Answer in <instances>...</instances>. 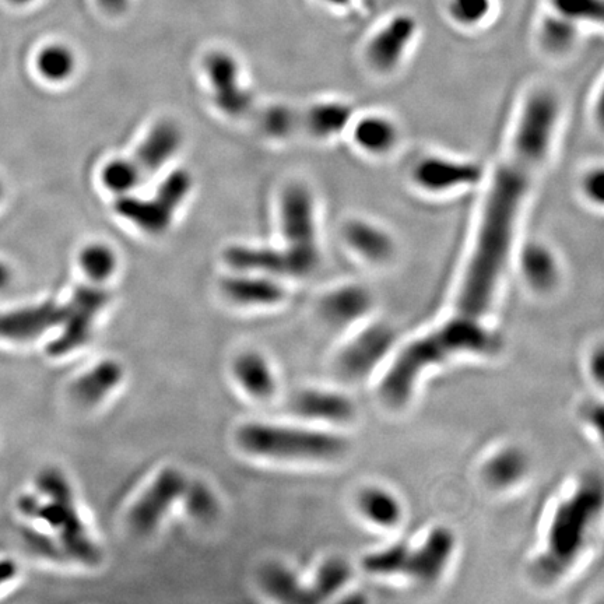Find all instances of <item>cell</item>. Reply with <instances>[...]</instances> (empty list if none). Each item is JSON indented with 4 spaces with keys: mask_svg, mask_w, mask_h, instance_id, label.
Masks as SVG:
<instances>
[{
    "mask_svg": "<svg viewBox=\"0 0 604 604\" xmlns=\"http://www.w3.org/2000/svg\"><path fill=\"white\" fill-rule=\"evenodd\" d=\"M181 140V132L172 122H161L151 129L135 156L129 158L143 181L171 160L181 146Z\"/></svg>",
    "mask_w": 604,
    "mask_h": 604,
    "instance_id": "cell-27",
    "label": "cell"
},
{
    "mask_svg": "<svg viewBox=\"0 0 604 604\" xmlns=\"http://www.w3.org/2000/svg\"><path fill=\"white\" fill-rule=\"evenodd\" d=\"M340 238L350 255L371 268H386L398 258L399 244L395 235L370 217H349L340 228Z\"/></svg>",
    "mask_w": 604,
    "mask_h": 604,
    "instance_id": "cell-15",
    "label": "cell"
},
{
    "mask_svg": "<svg viewBox=\"0 0 604 604\" xmlns=\"http://www.w3.org/2000/svg\"><path fill=\"white\" fill-rule=\"evenodd\" d=\"M357 111L350 101H316L301 110V133L316 140H333L347 135Z\"/></svg>",
    "mask_w": 604,
    "mask_h": 604,
    "instance_id": "cell-24",
    "label": "cell"
},
{
    "mask_svg": "<svg viewBox=\"0 0 604 604\" xmlns=\"http://www.w3.org/2000/svg\"><path fill=\"white\" fill-rule=\"evenodd\" d=\"M2 193H3V188H2V184H0V198H2Z\"/></svg>",
    "mask_w": 604,
    "mask_h": 604,
    "instance_id": "cell-46",
    "label": "cell"
},
{
    "mask_svg": "<svg viewBox=\"0 0 604 604\" xmlns=\"http://www.w3.org/2000/svg\"><path fill=\"white\" fill-rule=\"evenodd\" d=\"M602 511L603 487L595 477L579 481L558 501L542 547L530 563V577L537 585H556L577 567L591 544Z\"/></svg>",
    "mask_w": 604,
    "mask_h": 604,
    "instance_id": "cell-3",
    "label": "cell"
},
{
    "mask_svg": "<svg viewBox=\"0 0 604 604\" xmlns=\"http://www.w3.org/2000/svg\"><path fill=\"white\" fill-rule=\"evenodd\" d=\"M125 379V368L117 358H104L83 371L70 384V398L83 409H94L111 398Z\"/></svg>",
    "mask_w": 604,
    "mask_h": 604,
    "instance_id": "cell-23",
    "label": "cell"
},
{
    "mask_svg": "<svg viewBox=\"0 0 604 604\" xmlns=\"http://www.w3.org/2000/svg\"><path fill=\"white\" fill-rule=\"evenodd\" d=\"M563 112L560 93L547 84L526 91L519 103L504 153L486 177L451 314L488 323L514 261L526 205L556 145Z\"/></svg>",
    "mask_w": 604,
    "mask_h": 604,
    "instance_id": "cell-1",
    "label": "cell"
},
{
    "mask_svg": "<svg viewBox=\"0 0 604 604\" xmlns=\"http://www.w3.org/2000/svg\"><path fill=\"white\" fill-rule=\"evenodd\" d=\"M284 247L248 248L240 252V265L273 276L305 277L321 263L314 193L302 184H291L282 195Z\"/></svg>",
    "mask_w": 604,
    "mask_h": 604,
    "instance_id": "cell-4",
    "label": "cell"
},
{
    "mask_svg": "<svg viewBox=\"0 0 604 604\" xmlns=\"http://www.w3.org/2000/svg\"><path fill=\"white\" fill-rule=\"evenodd\" d=\"M65 316V305L54 301L0 312V340L31 343L45 333L59 328Z\"/></svg>",
    "mask_w": 604,
    "mask_h": 604,
    "instance_id": "cell-20",
    "label": "cell"
},
{
    "mask_svg": "<svg viewBox=\"0 0 604 604\" xmlns=\"http://www.w3.org/2000/svg\"><path fill=\"white\" fill-rule=\"evenodd\" d=\"M500 350V340L488 323L449 314L424 335L398 346L379 375L378 403L398 413L412 403L421 379L462 357H490Z\"/></svg>",
    "mask_w": 604,
    "mask_h": 604,
    "instance_id": "cell-2",
    "label": "cell"
},
{
    "mask_svg": "<svg viewBox=\"0 0 604 604\" xmlns=\"http://www.w3.org/2000/svg\"><path fill=\"white\" fill-rule=\"evenodd\" d=\"M354 149L368 158L391 157L402 143L399 122L385 112L371 111L356 115L347 132Z\"/></svg>",
    "mask_w": 604,
    "mask_h": 604,
    "instance_id": "cell-19",
    "label": "cell"
},
{
    "mask_svg": "<svg viewBox=\"0 0 604 604\" xmlns=\"http://www.w3.org/2000/svg\"><path fill=\"white\" fill-rule=\"evenodd\" d=\"M192 188L191 175L186 171L172 172L150 199L122 196L117 212L147 233H163Z\"/></svg>",
    "mask_w": 604,
    "mask_h": 604,
    "instance_id": "cell-11",
    "label": "cell"
},
{
    "mask_svg": "<svg viewBox=\"0 0 604 604\" xmlns=\"http://www.w3.org/2000/svg\"><path fill=\"white\" fill-rule=\"evenodd\" d=\"M287 407L294 417L316 427L350 426L358 417L356 400L349 393L328 386L297 389L289 396Z\"/></svg>",
    "mask_w": 604,
    "mask_h": 604,
    "instance_id": "cell-14",
    "label": "cell"
},
{
    "mask_svg": "<svg viewBox=\"0 0 604 604\" xmlns=\"http://www.w3.org/2000/svg\"><path fill=\"white\" fill-rule=\"evenodd\" d=\"M37 66L45 79L63 82L75 72L76 56L66 45H48L38 54Z\"/></svg>",
    "mask_w": 604,
    "mask_h": 604,
    "instance_id": "cell-33",
    "label": "cell"
},
{
    "mask_svg": "<svg viewBox=\"0 0 604 604\" xmlns=\"http://www.w3.org/2000/svg\"><path fill=\"white\" fill-rule=\"evenodd\" d=\"M181 504L195 521L212 522L220 514V502L212 488L199 480H188Z\"/></svg>",
    "mask_w": 604,
    "mask_h": 604,
    "instance_id": "cell-32",
    "label": "cell"
},
{
    "mask_svg": "<svg viewBox=\"0 0 604 604\" xmlns=\"http://www.w3.org/2000/svg\"><path fill=\"white\" fill-rule=\"evenodd\" d=\"M581 419L585 427L593 431V435L602 438L603 435V406L600 402L588 400L581 407Z\"/></svg>",
    "mask_w": 604,
    "mask_h": 604,
    "instance_id": "cell-39",
    "label": "cell"
},
{
    "mask_svg": "<svg viewBox=\"0 0 604 604\" xmlns=\"http://www.w3.org/2000/svg\"><path fill=\"white\" fill-rule=\"evenodd\" d=\"M514 259L519 276L533 296L547 298L560 290L564 266L556 249L543 240H528L516 247Z\"/></svg>",
    "mask_w": 604,
    "mask_h": 604,
    "instance_id": "cell-16",
    "label": "cell"
},
{
    "mask_svg": "<svg viewBox=\"0 0 604 604\" xmlns=\"http://www.w3.org/2000/svg\"><path fill=\"white\" fill-rule=\"evenodd\" d=\"M551 10L578 26H600L603 23V0H550Z\"/></svg>",
    "mask_w": 604,
    "mask_h": 604,
    "instance_id": "cell-35",
    "label": "cell"
},
{
    "mask_svg": "<svg viewBox=\"0 0 604 604\" xmlns=\"http://www.w3.org/2000/svg\"><path fill=\"white\" fill-rule=\"evenodd\" d=\"M586 372H588L592 384L602 389L604 381V347L602 343L592 347L589 351L588 357H586Z\"/></svg>",
    "mask_w": 604,
    "mask_h": 604,
    "instance_id": "cell-40",
    "label": "cell"
},
{
    "mask_svg": "<svg viewBox=\"0 0 604 604\" xmlns=\"http://www.w3.org/2000/svg\"><path fill=\"white\" fill-rule=\"evenodd\" d=\"M235 442L249 456L277 462L330 463L350 451V442L343 434L305 423L249 421L238 428Z\"/></svg>",
    "mask_w": 604,
    "mask_h": 604,
    "instance_id": "cell-6",
    "label": "cell"
},
{
    "mask_svg": "<svg viewBox=\"0 0 604 604\" xmlns=\"http://www.w3.org/2000/svg\"><path fill=\"white\" fill-rule=\"evenodd\" d=\"M19 575V565L12 558H0V586L14 581Z\"/></svg>",
    "mask_w": 604,
    "mask_h": 604,
    "instance_id": "cell-41",
    "label": "cell"
},
{
    "mask_svg": "<svg viewBox=\"0 0 604 604\" xmlns=\"http://www.w3.org/2000/svg\"><path fill=\"white\" fill-rule=\"evenodd\" d=\"M493 5L494 0H448L447 13L456 26L473 30L490 19Z\"/></svg>",
    "mask_w": 604,
    "mask_h": 604,
    "instance_id": "cell-34",
    "label": "cell"
},
{
    "mask_svg": "<svg viewBox=\"0 0 604 604\" xmlns=\"http://www.w3.org/2000/svg\"><path fill=\"white\" fill-rule=\"evenodd\" d=\"M530 469L532 463L526 449L515 444H505L484 456L479 466V477L488 491L511 493L525 483Z\"/></svg>",
    "mask_w": 604,
    "mask_h": 604,
    "instance_id": "cell-21",
    "label": "cell"
},
{
    "mask_svg": "<svg viewBox=\"0 0 604 604\" xmlns=\"http://www.w3.org/2000/svg\"><path fill=\"white\" fill-rule=\"evenodd\" d=\"M259 585L270 598L282 603H309L307 582L284 564L269 563L259 572Z\"/></svg>",
    "mask_w": 604,
    "mask_h": 604,
    "instance_id": "cell-28",
    "label": "cell"
},
{
    "mask_svg": "<svg viewBox=\"0 0 604 604\" xmlns=\"http://www.w3.org/2000/svg\"><path fill=\"white\" fill-rule=\"evenodd\" d=\"M35 486L41 498L23 495L17 502L21 514L44 522L55 533L62 553L76 563L87 567L100 563V547L80 516L68 477L55 467H47L38 473Z\"/></svg>",
    "mask_w": 604,
    "mask_h": 604,
    "instance_id": "cell-5",
    "label": "cell"
},
{
    "mask_svg": "<svg viewBox=\"0 0 604 604\" xmlns=\"http://www.w3.org/2000/svg\"><path fill=\"white\" fill-rule=\"evenodd\" d=\"M110 302V294L98 287L80 286L65 304L59 335L48 343L47 354L62 358L82 350L93 337L98 316Z\"/></svg>",
    "mask_w": 604,
    "mask_h": 604,
    "instance_id": "cell-10",
    "label": "cell"
},
{
    "mask_svg": "<svg viewBox=\"0 0 604 604\" xmlns=\"http://www.w3.org/2000/svg\"><path fill=\"white\" fill-rule=\"evenodd\" d=\"M409 177L416 191L444 198L477 188L486 181L487 172L472 158L431 153L414 161Z\"/></svg>",
    "mask_w": 604,
    "mask_h": 604,
    "instance_id": "cell-8",
    "label": "cell"
},
{
    "mask_svg": "<svg viewBox=\"0 0 604 604\" xmlns=\"http://www.w3.org/2000/svg\"><path fill=\"white\" fill-rule=\"evenodd\" d=\"M354 511L372 529L392 532L405 521V504L391 488L365 484L353 498Z\"/></svg>",
    "mask_w": 604,
    "mask_h": 604,
    "instance_id": "cell-22",
    "label": "cell"
},
{
    "mask_svg": "<svg viewBox=\"0 0 604 604\" xmlns=\"http://www.w3.org/2000/svg\"><path fill=\"white\" fill-rule=\"evenodd\" d=\"M578 191L589 206L602 209L604 206V168L593 164L582 171L578 181Z\"/></svg>",
    "mask_w": 604,
    "mask_h": 604,
    "instance_id": "cell-38",
    "label": "cell"
},
{
    "mask_svg": "<svg viewBox=\"0 0 604 604\" xmlns=\"http://www.w3.org/2000/svg\"><path fill=\"white\" fill-rule=\"evenodd\" d=\"M221 293L240 307H273L286 300L282 283L266 276H230L221 282Z\"/></svg>",
    "mask_w": 604,
    "mask_h": 604,
    "instance_id": "cell-26",
    "label": "cell"
},
{
    "mask_svg": "<svg viewBox=\"0 0 604 604\" xmlns=\"http://www.w3.org/2000/svg\"><path fill=\"white\" fill-rule=\"evenodd\" d=\"M12 283V270L0 262V291L7 289Z\"/></svg>",
    "mask_w": 604,
    "mask_h": 604,
    "instance_id": "cell-43",
    "label": "cell"
},
{
    "mask_svg": "<svg viewBox=\"0 0 604 604\" xmlns=\"http://www.w3.org/2000/svg\"><path fill=\"white\" fill-rule=\"evenodd\" d=\"M9 2H12L13 5L17 6H26L30 5V3L35 2V0H9Z\"/></svg>",
    "mask_w": 604,
    "mask_h": 604,
    "instance_id": "cell-45",
    "label": "cell"
},
{
    "mask_svg": "<svg viewBox=\"0 0 604 604\" xmlns=\"http://www.w3.org/2000/svg\"><path fill=\"white\" fill-rule=\"evenodd\" d=\"M458 549V537L449 526L428 529L417 543L399 542L398 578L430 586L440 582Z\"/></svg>",
    "mask_w": 604,
    "mask_h": 604,
    "instance_id": "cell-9",
    "label": "cell"
},
{
    "mask_svg": "<svg viewBox=\"0 0 604 604\" xmlns=\"http://www.w3.org/2000/svg\"><path fill=\"white\" fill-rule=\"evenodd\" d=\"M205 68L212 84L214 103L231 117H245L254 111V98L241 86L240 66L227 52L207 56Z\"/></svg>",
    "mask_w": 604,
    "mask_h": 604,
    "instance_id": "cell-18",
    "label": "cell"
},
{
    "mask_svg": "<svg viewBox=\"0 0 604 604\" xmlns=\"http://www.w3.org/2000/svg\"><path fill=\"white\" fill-rule=\"evenodd\" d=\"M420 26L410 13H396L365 42L363 58L374 75L388 77L398 72L412 51Z\"/></svg>",
    "mask_w": 604,
    "mask_h": 604,
    "instance_id": "cell-13",
    "label": "cell"
},
{
    "mask_svg": "<svg viewBox=\"0 0 604 604\" xmlns=\"http://www.w3.org/2000/svg\"><path fill=\"white\" fill-rule=\"evenodd\" d=\"M398 346V332L391 323L364 322L336 351L332 370L346 384H361L388 364Z\"/></svg>",
    "mask_w": 604,
    "mask_h": 604,
    "instance_id": "cell-7",
    "label": "cell"
},
{
    "mask_svg": "<svg viewBox=\"0 0 604 604\" xmlns=\"http://www.w3.org/2000/svg\"><path fill=\"white\" fill-rule=\"evenodd\" d=\"M117 255L110 247L103 244H91L84 248L80 255V265L94 282L110 279L117 269Z\"/></svg>",
    "mask_w": 604,
    "mask_h": 604,
    "instance_id": "cell-36",
    "label": "cell"
},
{
    "mask_svg": "<svg viewBox=\"0 0 604 604\" xmlns=\"http://www.w3.org/2000/svg\"><path fill=\"white\" fill-rule=\"evenodd\" d=\"M579 31L581 26L551 10L540 20L537 27V42L544 54L561 58L571 54L572 49L578 44Z\"/></svg>",
    "mask_w": 604,
    "mask_h": 604,
    "instance_id": "cell-29",
    "label": "cell"
},
{
    "mask_svg": "<svg viewBox=\"0 0 604 604\" xmlns=\"http://www.w3.org/2000/svg\"><path fill=\"white\" fill-rule=\"evenodd\" d=\"M103 181L112 192L126 195V193L138 188L143 179L131 160H114L105 165Z\"/></svg>",
    "mask_w": 604,
    "mask_h": 604,
    "instance_id": "cell-37",
    "label": "cell"
},
{
    "mask_svg": "<svg viewBox=\"0 0 604 604\" xmlns=\"http://www.w3.org/2000/svg\"><path fill=\"white\" fill-rule=\"evenodd\" d=\"M319 2L329 7H335V9H343V7L350 6L354 0H319Z\"/></svg>",
    "mask_w": 604,
    "mask_h": 604,
    "instance_id": "cell-44",
    "label": "cell"
},
{
    "mask_svg": "<svg viewBox=\"0 0 604 604\" xmlns=\"http://www.w3.org/2000/svg\"><path fill=\"white\" fill-rule=\"evenodd\" d=\"M262 131L277 139L293 138L301 133V110L287 104H275L258 111Z\"/></svg>",
    "mask_w": 604,
    "mask_h": 604,
    "instance_id": "cell-31",
    "label": "cell"
},
{
    "mask_svg": "<svg viewBox=\"0 0 604 604\" xmlns=\"http://www.w3.org/2000/svg\"><path fill=\"white\" fill-rule=\"evenodd\" d=\"M353 578V568L342 557L326 558L314 578L308 582L309 603H321L335 598L349 585Z\"/></svg>",
    "mask_w": 604,
    "mask_h": 604,
    "instance_id": "cell-30",
    "label": "cell"
},
{
    "mask_svg": "<svg viewBox=\"0 0 604 604\" xmlns=\"http://www.w3.org/2000/svg\"><path fill=\"white\" fill-rule=\"evenodd\" d=\"M97 2L104 12L110 14H121L125 12L126 7L129 6V2H131V0H97Z\"/></svg>",
    "mask_w": 604,
    "mask_h": 604,
    "instance_id": "cell-42",
    "label": "cell"
},
{
    "mask_svg": "<svg viewBox=\"0 0 604 604\" xmlns=\"http://www.w3.org/2000/svg\"><path fill=\"white\" fill-rule=\"evenodd\" d=\"M231 374L242 392L256 402H268L279 391L275 368L261 351H242L231 363Z\"/></svg>",
    "mask_w": 604,
    "mask_h": 604,
    "instance_id": "cell-25",
    "label": "cell"
},
{
    "mask_svg": "<svg viewBox=\"0 0 604 604\" xmlns=\"http://www.w3.org/2000/svg\"><path fill=\"white\" fill-rule=\"evenodd\" d=\"M188 476L175 466H167L156 474L146 490L129 509L126 522L136 536H150L181 502Z\"/></svg>",
    "mask_w": 604,
    "mask_h": 604,
    "instance_id": "cell-12",
    "label": "cell"
},
{
    "mask_svg": "<svg viewBox=\"0 0 604 604\" xmlns=\"http://www.w3.org/2000/svg\"><path fill=\"white\" fill-rule=\"evenodd\" d=\"M375 296L363 283L347 282L326 291L318 302V315L329 328L354 329L370 319Z\"/></svg>",
    "mask_w": 604,
    "mask_h": 604,
    "instance_id": "cell-17",
    "label": "cell"
}]
</instances>
